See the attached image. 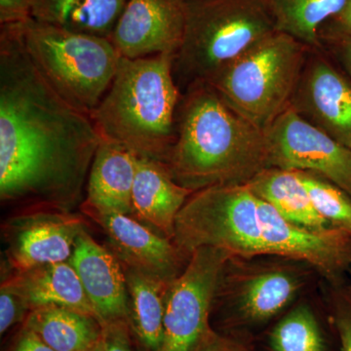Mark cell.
I'll return each mask as SVG.
<instances>
[{"label":"cell","instance_id":"cell-1","mask_svg":"<svg viewBox=\"0 0 351 351\" xmlns=\"http://www.w3.org/2000/svg\"><path fill=\"white\" fill-rule=\"evenodd\" d=\"M22 24L0 25V195L69 202L101 138L32 63Z\"/></svg>","mask_w":351,"mask_h":351},{"label":"cell","instance_id":"cell-2","mask_svg":"<svg viewBox=\"0 0 351 351\" xmlns=\"http://www.w3.org/2000/svg\"><path fill=\"white\" fill-rule=\"evenodd\" d=\"M166 167L176 182L195 193L247 184L269 168L267 138L208 83H195L182 93Z\"/></svg>","mask_w":351,"mask_h":351},{"label":"cell","instance_id":"cell-3","mask_svg":"<svg viewBox=\"0 0 351 351\" xmlns=\"http://www.w3.org/2000/svg\"><path fill=\"white\" fill-rule=\"evenodd\" d=\"M174 60L172 54L121 58L112 85L90 115L101 140L166 166L182 97Z\"/></svg>","mask_w":351,"mask_h":351},{"label":"cell","instance_id":"cell-4","mask_svg":"<svg viewBox=\"0 0 351 351\" xmlns=\"http://www.w3.org/2000/svg\"><path fill=\"white\" fill-rule=\"evenodd\" d=\"M186 31L176 54L181 92L208 82L252 46L276 32L263 0H186Z\"/></svg>","mask_w":351,"mask_h":351},{"label":"cell","instance_id":"cell-5","mask_svg":"<svg viewBox=\"0 0 351 351\" xmlns=\"http://www.w3.org/2000/svg\"><path fill=\"white\" fill-rule=\"evenodd\" d=\"M311 50L292 36L274 32L206 83L263 132L291 107Z\"/></svg>","mask_w":351,"mask_h":351},{"label":"cell","instance_id":"cell-6","mask_svg":"<svg viewBox=\"0 0 351 351\" xmlns=\"http://www.w3.org/2000/svg\"><path fill=\"white\" fill-rule=\"evenodd\" d=\"M22 29L25 49L48 84L90 117L112 85L122 58L112 41L32 18Z\"/></svg>","mask_w":351,"mask_h":351},{"label":"cell","instance_id":"cell-7","mask_svg":"<svg viewBox=\"0 0 351 351\" xmlns=\"http://www.w3.org/2000/svg\"><path fill=\"white\" fill-rule=\"evenodd\" d=\"M313 271L311 265L292 258L232 256L219 274L213 307L232 326L263 324L295 302Z\"/></svg>","mask_w":351,"mask_h":351},{"label":"cell","instance_id":"cell-8","mask_svg":"<svg viewBox=\"0 0 351 351\" xmlns=\"http://www.w3.org/2000/svg\"><path fill=\"white\" fill-rule=\"evenodd\" d=\"M232 257L214 247L191 252L184 271L171 283L159 351H201L214 336L212 308L223 265Z\"/></svg>","mask_w":351,"mask_h":351},{"label":"cell","instance_id":"cell-9","mask_svg":"<svg viewBox=\"0 0 351 351\" xmlns=\"http://www.w3.org/2000/svg\"><path fill=\"white\" fill-rule=\"evenodd\" d=\"M269 168L311 172L351 195V149L289 107L263 131Z\"/></svg>","mask_w":351,"mask_h":351},{"label":"cell","instance_id":"cell-10","mask_svg":"<svg viewBox=\"0 0 351 351\" xmlns=\"http://www.w3.org/2000/svg\"><path fill=\"white\" fill-rule=\"evenodd\" d=\"M186 0H127L110 38L120 56L177 54L186 31Z\"/></svg>","mask_w":351,"mask_h":351},{"label":"cell","instance_id":"cell-11","mask_svg":"<svg viewBox=\"0 0 351 351\" xmlns=\"http://www.w3.org/2000/svg\"><path fill=\"white\" fill-rule=\"evenodd\" d=\"M291 107L351 149V85L317 53H308Z\"/></svg>","mask_w":351,"mask_h":351},{"label":"cell","instance_id":"cell-12","mask_svg":"<svg viewBox=\"0 0 351 351\" xmlns=\"http://www.w3.org/2000/svg\"><path fill=\"white\" fill-rule=\"evenodd\" d=\"M107 233L112 252L121 265L174 280L186 269L189 257L172 240L129 215L85 210Z\"/></svg>","mask_w":351,"mask_h":351},{"label":"cell","instance_id":"cell-13","mask_svg":"<svg viewBox=\"0 0 351 351\" xmlns=\"http://www.w3.org/2000/svg\"><path fill=\"white\" fill-rule=\"evenodd\" d=\"M69 263L101 325L127 320L128 289L123 267L117 256L83 230L76 239Z\"/></svg>","mask_w":351,"mask_h":351},{"label":"cell","instance_id":"cell-14","mask_svg":"<svg viewBox=\"0 0 351 351\" xmlns=\"http://www.w3.org/2000/svg\"><path fill=\"white\" fill-rule=\"evenodd\" d=\"M195 191L175 182L164 164L137 157L132 204L133 215L147 226L172 240L178 214Z\"/></svg>","mask_w":351,"mask_h":351},{"label":"cell","instance_id":"cell-15","mask_svg":"<svg viewBox=\"0 0 351 351\" xmlns=\"http://www.w3.org/2000/svg\"><path fill=\"white\" fill-rule=\"evenodd\" d=\"M1 289L17 295L29 311L43 306H64L89 314L99 320L69 261L46 263L15 272L2 282Z\"/></svg>","mask_w":351,"mask_h":351},{"label":"cell","instance_id":"cell-16","mask_svg":"<svg viewBox=\"0 0 351 351\" xmlns=\"http://www.w3.org/2000/svg\"><path fill=\"white\" fill-rule=\"evenodd\" d=\"M137 157L122 145L101 140L90 168L82 211L132 216Z\"/></svg>","mask_w":351,"mask_h":351},{"label":"cell","instance_id":"cell-17","mask_svg":"<svg viewBox=\"0 0 351 351\" xmlns=\"http://www.w3.org/2000/svg\"><path fill=\"white\" fill-rule=\"evenodd\" d=\"M83 230L78 219L61 215L41 216L25 226L11 251L15 272L46 263L68 262L76 239Z\"/></svg>","mask_w":351,"mask_h":351},{"label":"cell","instance_id":"cell-18","mask_svg":"<svg viewBox=\"0 0 351 351\" xmlns=\"http://www.w3.org/2000/svg\"><path fill=\"white\" fill-rule=\"evenodd\" d=\"M128 289L132 334L147 351H159L163 339L166 300L173 280L122 265Z\"/></svg>","mask_w":351,"mask_h":351},{"label":"cell","instance_id":"cell-19","mask_svg":"<svg viewBox=\"0 0 351 351\" xmlns=\"http://www.w3.org/2000/svg\"><path fill=\"white\" fill-rule=\"evenodd\" d=\"M126 3L127 0H34L32 18L110 40Z\"/></svg>","mask_w":351,"mask_h":351},{"label":"cell","instance_id":"cell-20","mask_svg":"<svg viewBox=\"0 0 351 351\" xmlns=\"http://www.w3.org/2000/svg\"><path fill=\"white\" fill-rule=\"evenodd\" d=\"M247 186L295 225L313 230L332 228L316 211L298 171L269 168L258 173Z\"/></svg>","mask_w":351,"mask_h":351},{"label":"cell","instance_id":"cell-21","mask_svg":"<svg viewBox=\"0 0 351 351\" xmlns=\"http://www.w3.org/2000/svg\"><path fill=\"white\" fill-rule=\"evenodd\" d=\"M24 328L36 332L56 351H80L103 336V325L96 317L64 306L32 309L25 317Z\"/></svg>","mask_w":351,"mask_h":351},{"label":"cell","instance_id":"cell-22","mask_svg":"<svg viewBox=\"0 0 351 351\" xmlns=\"http://www.w3.org/2000/svg\"><path fill=\"white\" fill-rule=\"evenodd\" d=\"M274 29L313 50L321 45L322 27L345 6L346 0H263Z\"/></svg>","mask_w":351,"mask_h":351},{"label":"cell","instance_id":"cell-23","mask_svg":"<svg viewBox=\"0 0 351 351\" xmlns=\"http://www.w3.org/2000/svg\"><path fill=\"white\" fill-rule=\"evenodd\" d=\"M269 343L271 351H328L319 322L307 304H299L281 318Z\"/></svg>","mask_w":351,"mask_h":351},{"label":"cell","instance_id":"cell-24","mask_svg":"<svg viewBox=\"0 0 351 351\" xmlns=\"http://www.w3.org/2000/svg\"><path fill=\"white\" fill-rule=\"evenodd\" d=\"M316 211L332 228L351 234V195L325 178L298 171Z\"/></svg>","mask_w":351,"mask_h":351},{"label":"cell","instance_id":"cell-25","mask_svg":"<svg viewBox=\"0 0 351 351\" xmlns=\"http://www.w3.org/2000/svg\"><path fill=\"white\" fill-rule=\"evenodd\" d=\"M331 320L341 351H351V283H329Z\"/></svg>","mask_w":351,"mask_h":351},{"label":"cell","instance_id":"cell-26","mask_svg":"<svg viewBox=\"0 0 351 351\" xmlns=\"http://www.w3.org/2000/svg\"><path fill=\"white\" fill-rule=\"evenodd\" d=\"M127 320L115 321L103 326L104 351H138Z\"/></svg>","mask_w":351,"mask_h":351},{"label":"cell","instance_id":"cell-27","mask_svg":"<svg viewBox=\"0 0 351 351\" xmlns=\"http://www.w3.org/2000/svg\"><path fill=\"white\" fill-rule=\"evenodd\" d=\"M29 309L17 295L9 291L0 290V332L3 335L9 328L25 320Z\"/></svg>","mask_w":351,"mask_h":351},{"label":"cell","instance_id":"cell-28","mask_svg":"<svg viewBox=\"0 0 351 351\" xmlns=\"http://www.w3.org/2000/svg\"><path fill=\"white\" fill-rule=\"evenodd\" d=\"M34 0H0V25L20 24L32 18Z\"/></svg>","mask_w":351,"mask_h":351},{"label":"cell","instance_id":"cell-29","mask_svg":"<svg viewBox=\"0 0 351 351\" xmlns=\"http://www.w3.org/2000/svg\"><path fill=\"white\" fill-rule=\"evenodd\" d=\"M328 27V36H351V0H346L343 10L323 27Z\"/></svg>","mask_w":351,"mask_h":351},{"label":"cell","instance_id":"cell-30","mask_svg":"<svg viewBox=\"0 0 351 351\" xmlns=\"http://www.w3.org/2000/svg\"><path fill=\"white\" fill-rule=\"evenodd\" d=\"M14 351H56L44 343L36 332L23 327Z\"/></svg>","mask_w":351,"mask_h":351},{"label":"cell","instance_id":"cell-31","mask_svg":"<svg viewBox=\"0 0 351 351\" xmlns=\"http://www.w3.org/2000/svg\"><path fill=\"white\" fill-rule=\"evenodd\" d=\"M201 351H250L246 346L228 337L215 332Z\"/></svg>","mask_w":351,"mask_h":351},{"label":"cell","instance_id":"cell-32","mask_svg":"<svg viewBox=\"0 0 351 351\" xmlns=\"http://www.w3.org/2000/svg\"><path fill=\"white\" fill-rule=\"evenodd\" d=\"M331 38H338L339 40V46L343 53V61L348 71L351 73V36H329Z\"/></svg>","mask_w":351,"mask_h":351},{"label":"cell","instance_id":"cell-33","mask_svg":"<svg viewBox=\"0 0 351 351\" xmlns=\"http://www.w3.org/2000/svg\"><path fill=\"white\" fill-rule=\"evenodd\" d=\"M80 351H104L103 336H101V338L98 341L94 343L93 345L87 346V348H83V350Z\"/></svg>","mask_w":351,"mask_h":351}]
</instances>
